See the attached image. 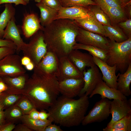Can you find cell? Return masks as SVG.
Segmentation results:
<instances>
[{"mask_svg": "<svg viewBox=\"0 0 131 131\" xmlns=\"http://www.w3.org/2000/svg\"><path fill=\"white\" fill-rule=\"evenodd\" d=\"M44 27L41 25L37 15L34 13L25 15L21 28L23 35L26 38H30L38 31H42Z\"/></svg>", "mask_w": 131, "mask_h": 131, "instance_id": "16", "label": "cell"}, {"mask_svg": "<svg viewBox=\"0 0 131 131\" xmlns=\"http://www.w3.org/2000/svg\"><path fill=\"white\" fill-rule=\"evenodd\" d=\"M67 57L77 69L83 73L86 67H90L95 65L91 54L82 52L78 49H73Z\"/></svg>", "mask_w": 131, "mask_h": 131, "instance_id": "15", "label": "cell"}, {"mask_svg": "<svg viewBox=\"0 0 131 131\" xmlns=\"http://www.w3.org/2000/svg\"><path fill=\"white\" fill-rule=\"evenodd\" d=\"M103 131H131V115L115 122L109 127L103 129Z\"/></svg>", "mask_w": 131, "mask_h": 131, "instance_id": "29", "label": "cell"}, {"mask_svg": "<svg viewBox=\"0 0 131 131\" xmlns=\"http://www.w3.org/2000/svg\"><path fill=\"white\" fill-rule=\"evenodd\" d=\"M75 41L84 45L94 46L107 51L109 40L106 37L79 27Z\"/></svg>", "mask_w": 131, "mask_h": 131, "instance_id": "8", "label": "cell"}, {"mask_svg": "<svg viewBox=\"0 0 131 131\" xmlns=\"http://www.w3.org/2000/svg\"><path fill=\"white\" fill-rule=\"evenodd\" d=\"M49 113H47L45 110H40L39 112V119L45 121L47 120L49 117Z\"/></svg>", "mask_w": 131, "mask_h": 131, "instance_id": "45", "label": "cell"}, {"mask_svg": "<svg viewBox=\"0 0 131 131\" xmlns=\"http://www.w3.org/2000/svg\"><path fill=\"white\" fill-rule=\"evenodd\" d=\"M117 25L122 29L128 38L131 37V19H129L118 23Z\"/></svg>", "mask_w": 131, "mask_h": 131, "instance_id": "36", "label": "cell"}, {"mask_svg": "<svg viewBox=\"0 0 131 131\" xmlns=\"http://www.w3.org/2000/svg\"><path fill=\"white\" fill-rule=\"evenodd\" d=\"M15 105L21 110L24 115L28 114L33 109L36 108L31 102L23 95Z\"/></svg>", "mask_w": 131, "mask_h": 131, "instance_id": "33", "label": "cell"}, {"mask_svg": "<svg viewBox=\"0 0 131 131\" xmlns=\"http://www.w3.org/2000/svg\"><path fill=\"white\" fill-rule=\"evenodd\" d=\"M31 61L30 59L27 56H24L21 58V62L22 66H25Z\"/></svg>", "mask_w": 131, "mask_h": 131, "instance_id": "47", "label": "cell"}, {"mask_svg": "<svg viewBox=\"0 0 131 131\" xmlns=\"http://www.w3.org/2000/svg\"><path fill=\"white\" fill-rule=\"evenodd\" d=\"M6 3H13L15 4L16 5H18L20 4L24 5L27 4L23 0H0V7L1 4Z\"/></svg>", "mask_w": 131, "mask_h": 131, "instance_id": "41", "label": "cell"}, {"mask_svg": "<svg viewBox=\"0 0 131 131\" xmlns=\"http://www.w3.org/2000/svg\"><path fill=\"white\" fill-rule=\"evenodd\" d=\"M75 99L62 95L58 97L47 110L49 117L60 126L70 127L79 125L83 120L89 105L85 94Z\"/></svg>", "mask_w": 131, "mask_h": 131, "instance_id": "3", "label": "cell"}, {"mask_svg": "<svg viewBox=\"0 0 131 131\" xmlns=\"http://www.w3.org/2000/svg\"><path fill=\"white\" fill-rule=\"evenodd\" d=\"M3 39L12 41L16 46V52L18 54L25 43L22 39L18 28L16 25L15 17L9 22L5 30Z\"/></svg>", "mask_w": 131, "mask_h": 131, "instance_id": "19", "label": "cell"}, {"mask_svg": "<svg viewBox=\"0 0 131 131\" xmlns=\"http://www.w3.org/2000/svg\"><path fill=\"white\" fill-rule=\"evenodd\" d=\"M15 126L14 123L6 122L0 125V131H12L13 130Z\"/></svg>", "mask_w": 131, "mask_h": 131, "instance_id": "39", "label": "cell"}, {"mask_svg": "<svg viewBox=\"0 0 131 131\" xmlns=\"http://www.w3.org/2000/svg\"><path fill=\"white\" fill-rule=\"evenodd\" d=\"M41 2L57 11L63 7L60 0H41Z\"/></svg>", "mask_w": 131, "mask_h": 131, "instance_id": "37", "label": "cell"}, {"mask_svg": "<svg viewBox=\"0 0 131 131\" xmlns=\"http://www.w3.org/2000/svg\"><path fill=\"white\" fill-rule=\"evenodd\" d=\"M60 126L52 123L49 124L45 128L44 131H63Z\"/></svg>", "mask_w": 131, "mask_h": 131, "instance_id": "43", "label": "cell"}, {"mask_svg": "<svg viewBox=\"0 0 131 131\" xmlns=\"http://www.w3.org/2000/svg\"><path fill=\"white\" fill-rule=\"evenodd\" d=\"M30 38L29 43H25L22 47L21 51L24 56L30 59L35 66L38 65L47 52V46L42 31H38Z\"/></svg>", "mask_w": 131, "mask_h": 131, "instance_id": "5", "label": "cell"}, {"mask_svg": "<svg viewBox=\"0 0 131 131\" xmlns=\"http://www.w3.org/2000/svg\"><path fill=\"white\" fill-rule=\"evenodd\" d=\"M6 122L14 123L21 119L24 115L21 110L15 105L4 110Z\"/></svg>", "mask_w": 131, "mask_h": 131, "instance_id": "31", "label": "cell"}, {"mask_svg": "<svg viewBox=\"0 0 131 131\" xmlns=\"http://www.w3.org/2000/svg\"><path fill=\"white\" fill-rule=\"evenodd\" d=\"M10 47L16 49V46L12 41L5 39H0V47Z\"/></svg>", "mask_w": 131, "mask_h": 131, "instance_id": "40", "label": "cell"}, {"mask_svg": "<svg viewBox=\"0 0 131 131\" xmlns=\"http://www.w3.org/2000/svg\"><path fill=\"white\" fill-rule=\"evenodd\" d=\"M22 123L33 131H44L46 127L53 122V119L49 117L45 121L40 119H33L29 117L28 115H24L21 119Z\"/></svg>", "mask_w": 131, "mask_h": 131, "instance_id": "25", "label": "cell"}, {"mask_svg": "<svg viewBox=\"0 0 131 131\" xmlns=\"http://www.w3.org/2000/svg\"><path fill=\"white\" fill-rule=\"evenodd\" d=\"M0 77L7 86L9 93L22 95L29 77L26 73L16 77L6 76Z\"/></svg>", "mask_w": 131, "mask_h": 131, "instance_id": "20", "label": "cell"}, {"mask_svg": "<svg viewBox=\"0 0 131 131\" xmlns=\"http://www.w3.org/2000/svg\"><path fill=\"white\" fill-rule=\"evenodd\" d=\"M98 94L101 98H107L109 99H127V98L117 89L110 87L103 80L100 81L90 95L91 98L94 95Z\"/></svg>", "mask_w": 131, "mask_h": 131, "instance_id": "18", "label": "cell"}, {"mask_svg": "<svg viewBox=\"0 0 131 131\" xmlns=\"http://www.w3.org/2000/svg\"><path fill=\"white\" fill-rule=\"evenodd\" d=\"M6 122L4 110L0 111V125Z\"/></svg>", "mask_w": 131, "mask_h": 131, "instance_id": "48", "label": "cell"}, {"mask_svg": "<svg viewBox=\"0 0 131 131\" xmlns=\"http://www.w3.org/2000/svg\"><path fill=\"white\" fill-rule=\"evenodd\" d=\"M39 112L36 108L33 109L28 114L29 117L33 119H39Z\"/></svg>", "mask_w": 131, "mask_h": 131, "instance_id": "44", "label": "cell"}, {"mask_svg": "<svg viewBox=\"0 0 131 131\" xmlns=\"http://www.w3.org/2000/svg\"><path fill=\"white\" fill-rule=\"evenodd\" d=\"M22 95L2 92L0 95V105L4 110L15 105Z\"/></svg>", "mask_w": 131, "mask_h": 131, "instance_id": "32", "label": "cell"}, {"mask_svg": "<svg viewBox=\"0 0 131 131\" xmlns=\"http://www.w3.org/2000/svg\"><path fill=\"white\" fill-rule=\"evenodd\" d=\"M74 20L80 28L106 37L103 25L96 20L90 10L88 16Z\"/></svg>", "mask_w": 131, "mask_h": 131, "instance_id": "14", "label": "cell"}, {"mask_svg": "<svg viewBox=\"0 0 131 131\" xmlns=\"http://www.w3.org/2000/svg\"><path fill=\"white\" fill-rule=\"evenodd\" d=\"M5 8L0 15V39L3 37L5 30L9 22L15 17V9L11 3H6Z\"/></svg>", "mask_w": 131, "mask_h": 131, "instance_id": "26", "label": "cell"}, {"mask_svg": "<svg viewBox=\"0 0 131 131\" xmlns=\"http://www.w3.org/2000/svg\"><path fill=\"white\" fill-rule=\"evenodd\" d=\"M15 49L8 47H0V60L7 56L15 54Z\"/></svg>", "mask_w": 131, "mask_h": 131, "instance_id": "38", "label": "cell"}, {"mask_svg": "<svg viewBox=\"0 0 131 131\" xmlns=\"http://www.w3.org/2000/svg\"><path fill=\"white\" fill-rule=\"evenodd\" d=\"M14 131H33L30 128L23 123L19 124L15 127Z\"/></svg>", "mask_w": 131, "mask_h": 131, "instance_id": "42", "label": "cell"}, {"mask_svg": "<svg viewBox=\"0 0 131 131\" xmlns=\"http://www.w3.org/2000/svg\"><path fill=\"white\" fill-rule=\"evenodd\" d=\"M125 2H128L131 1V0H122Z\"/></svg>", "mask_w": 131, "mask_h": 131, "instance_id": "51", "label": "cell"}, {"mask_svg": "<svg viewBox=\"0 0 131 131\" xmlns=\"http://www.w3.org/2000/svg\"><path fill=\"white\" fill-rule=\"evenodd\" d=\"M1 110H4L3 107L2 106L0 105V111Z\"/></svg>", "mask_w": 131, "mask_h": 131, "instance_id": "52", "label": "cell"}, {"mask_svg": "<svg viewBox=\"0 0 131 131\" xmlns=\"http://www.w3.org/2000/svg\"><path fill=\"white\" fill-rule=\"evenodd\" d=\"M111 101L107 98H101L97 102L93 108L85 116L82 123L84 126L95 122H100L106 120L110 114Z\"/></svg>", "mask_w": 131, "mask_h": 131, "instance_id": "6", "label": "cell"}, {"mask_svg": "<svg viewBox=\"0 0 131 131\" xmlns=\"http://www.w3.org/2000/svg\"><path fill=\"white\" fill-rule=\"evenodd\" d=\"M109 6L124 10L126 6L131 2H125L122 0H98Z\"/></svg>", "mask_w": 131, "mask_h": 131, "instance_id": "35", "label": "cell"}, {"mask_svg": "<svg viewBox=\"0 0 131 131\" xmlns=\"http://www.w3.org/2000/svg\"><path fill=\"white\" fill-rule=\"evenodd\" d=\"M36 5L40 11L39 19L42 26L45 27L55 20L58 11L48 7L41 2L38 3Z\"/></svg>", "mask_w": 131, "mask_h": 131, "instance_id": "24", "label": "cell"}, {"mask_svg": "<svg viewBox=\"0 0 131 131\" xmlns=\"http://www.w3.org/2000/svg\"><path fill=\"white\" fill-rule=\"evenodd\" d=\"M103 26L106 33V37L109 38L110 40L121 42L128 38L117 24L111 26L103 25Z\"/></svg>", "mask_w": 131, "mask_h": 131, "instance_id": "27", "label": "cell"}, {"mask_svg": "<svg viewBox=\"0 0 131 131\" xmlns=\"http://www.w3.org/2000/svg\"><path fill=\"white\" fill-rule=\"evenodd\" d=\"M21 57L15 54L8 55L0 60V77H16L26 73L21 62Z\"/></svg>", "mask_w": 131, "mask_h": 131, "instance_id": "7", "label": "cell"}, {"mask_svg": "<svg viewBox=\"0 0 131 131\" xmlns=\"http://www.w3.org/2000/svg\"><path fill=\"white\" fill-rule=\"evenodd\" d=\"M79 27L74 20L59 19L44 27L42 31L47 50L59 58L67 56L77 42Z\"/></svg>", "mask_w": 131, "mask_h": 131, "instance_id": "2", "label": "cell"}, {"mask_svg": "<svg viewBox=\"0 0 131 131\" xmlns=\"http://www.w3.org/2000/svg\"><path fill=\"white\" fill-rule=\"evenodd\" d=\"M94 0V1H95V0Z\"/></svg>", "mask_w": 131, "mask_h": 131, "instance_id": "54", "label": "cell"}, {"mask_svg": "<svg viewBox=\"0 0 131 131\" xmlns=\"http://www.w3.org/2000/svg\"><path fill=\"white\" fill-rule=\"evenodd\" d=\"M84 84L83 78L68 79L58 81L60 93L65 97L73 98L78 96Z\"/></svg>", "mask_w": 131, "mask_h": 131, "instance_id": "13", "label": "cell"}, {"mask_svg": "<svg viewBox=\"0 0 131 131\" xmlns=\"http://www.w3.org/2000/svg\"><path fill=\"white\" fill-rule=\"evenodd\" d=\"M56 76L60 82L68 79L83 78V74L70 61L67 56H65L59 58L58 68Z\"/></svg>", "mask_w": 131, "mask_h": 131, "instance_id": "9", "label": "cell"}, {"mask_svg": "<svg viewBox=\"0 0 131 131\" xmlns=\"http://www.w3.org/2000/svg\"><path fill=\"white\" fill-rule=\"evenodd\" d=\"M105 62L110 66L115 65L120 73H124L131 63V37L121 42L109 40Z\"/></svg>", "mask_w": 131, "mask_h": 131, "instance_id": "4", "label": "cell"}, {"mask_svg": "<svg viewBox=\"0 0 131 131\" xmlns=\"http://www.w3.org/2000/svg\"><path fill=\"white\" fill-rule=\"evenodd\" d=\"M2 92H1L0 91V95L1 94Z\"/></svg>", "mask_w": 131, "mask_h": 131, "instance_id": "53", "label": "cell"}, {"mask_svg": "<svg viewBox=\"0 0 131 131\" xmlns=\"http://www.w3.org/2000/svg\"><path fill=\"white\" fill-rule=\"evenodd\" d=\"M63 7H72L75 6L87 7L90 5L97 4L92 0H60Z\"/></svg>", "mask_w": 131, "mask_h": 131, "instance_id": "34", "label": "cell"}, {"mask_svg": "<svg viewBox=\"0 0 131 131\" xmlns=\"http://www.w3.org/2000/svg\"><path fill=\"white\" fill-rule=\"evenodd\" d=\"M90 54L93 57L95 65L101 71L102 80L110 87L117 89V79L119 73L117 75H116V66H110L99 58L92 54Z\"/></svg>", "mask_w": 131, "mask_h": 131, "instance_id": "12", "label": "cell"}, {"mask_svg": "<svg viewBox=\"0 0 131 131\" xmlns=\"http://www.w3.org/2000/svg\"><path fill=\"white\" fill-rule=\"evenodd\" d=\"M60 94L58 81L56 76L34 67L32 74L26 82L22 95L37 109L40 110H47Z\"/></svg>", "mask_w": 131, "mask_h": 131, "instance_id": "1", "label": "cell"}, {"mask_svg": "<svg viewBox=\"0 0 131 131\" xmlns=\"http://www.w3.org/2000/svg\"><path fill=\"white\" fill-rule=\"evenodd\" d=\"M59 58L53 52H47L36 66L38 68L50 74L55 76L57 71Z\"/></svg>", "mask_w": 131, "mask_h": 131, "instance_id": "21", "label": "cell"}, {"mask_svg": "<svg viewBox=\"0 0 131 131\" xmlns=\"http://www.w3.org/2000/svg\"><path fill=\"white\" fill-rule=\"evenodd\" d=\"M88 7L96 20L103 25H112L108 17L98 4L90 5Z\"/></svg>", "mask_w": 131, "mask_h": 131, "instance_id": "30", "label": "cell"}, {"mask_svg": "<svg viewBox=\"0 0 131 131\" xmlns=\"http://www.w3.org/2000/svg\"><path fill=\"white\" fill-rule=\"evenodd\" d=\"M88 6H75L67 7H63L58 11L55 20L67 19L74 20L87 16L88 15L89 12Z\"/></svg>", "mask_w": 131, "mask_h": 131, "instance_id": "17", "label": "cell"}, {"mask_svg": "<svg viewBox=\"0 0 131 131\" xmlns=\"http://www.w3.org/2000/svg\"><path fill=\"white\" fill-rule=\"evenodd\" d=\"M27 4L28 3H29L30 0H23ZM34 1L37 3H39L41 2V0H34Z\"/></svg>", "mask_w": 131, "mask_h": 131, "instance_id": "50", "label": "cell"}, {"mask_svg": "<svg viewBox=\"0 0 131 131\" xmlns=\"http://www.w3.org/2000/svg\"><path fill=\"white\" fill-rule=\"evenodd\" d=\"M0 91L1 92L9 93L8 88L5 83L0 77Z\"/></svg>", "mask_w": 131, "mask_h": 131, "instance_id": "46", "label": "cell"}, {"mask_svg": "<svg viewBox=\"0 0 131 131\" xmlns=\"http://www.w3.org/2000/svg\"><path fill=\"white\" fill-rule=\"evenodd\" d=\"M25 66L26 69L29 71L33 70L35 67L32 61Z\"/></svg>", "mask_w": 131, "mask_h": 131, "instance_id": "49", "label": "cell"}, {"mask_svg": "<svg viewBox=\"0 0 131 131\" xmlns=\"http://www.w3.org/2000/svg\"><path fill=\"white\" fill-rule=\"evenodd\" d=\"M131 82V63L123 73H119L117 79V89L126 97L131 94L130 86Z\"/></svg>", "mask_w": 131, "mask_h": 131, "instance_id": "23", "label": "cell"}, {"mask_svg": "<svg viewBox=\"0 0 131 131\" xmlns=\"http://www.w3.org/2000/svg\"><path fill=\"white\" fill-rule=\"evenodd\" d=\"M94 1L108 17L112 25H117L118 23L126 19L124 10L109 6L98 0Z\"/></svg>", "mask_w": 131, "mask_h": 131, "instance_id": "22", "label": "cell"}, {"mask_svg": "<svg viewBox=\"0 0 131 131\" xmlns=\"http://www.w3.org/2000/svg\"><path fill=\"white\" fill-rule=\"evenodd\" d=\"M83 86L79 95V97L84 94L90 95L98 83L102 80V75L98 67L96 65L83 72Z\"/></svg>", "mask_w": 131, "mask_h": 131, "instance_id": "10", "label": "cell"}, {"mask_svg": "<svg viewBox=\"0 0 131 131\" xmlns=\"http://www.w3.org/2000/svg\"><path fill=\"white\" fill-rule=\"evenodd\" d=\"M75 49L87 51L90 54L96 56L105 62L107 58V51L96 46L85 45L76 42L73 48V49Z\"/></svg>", "mask_w": 131, "mask_h": 131, "instance_id": "28", "label": "cell"}, {"mask_svg": "<svg viewBox=\"0 0 131 131\" xmlns=\"http://www.w3.org/2000/svg\"><path fill=\"white\" fill-rule=\"evenodd\" d=\"M110 113L112 118L106 127H109L115 122L131 115V98L121 100L114 99L110 103Z\"/></svg>", "mask_w": 131, "mask_h": 131, "instance_id": "11", "label": "cell"}]
</instances>
